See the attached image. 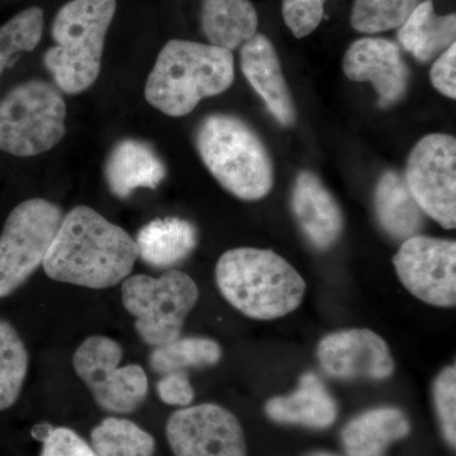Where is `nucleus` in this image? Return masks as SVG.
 <instances>
[{
	"instance_id": "f257e3e1",
	"label": "nucleus",
	"mask_w": 456,
	"mask_h": 456,
	"mask_svg": "<svg viewBox=\"0 0 456 456\" xmlns=\"http://www.w3.org/2000/svg\"><path fill=\"white\" fill-rule=\"evenodd\" d=\"M139 259L127 231L86 206L66 213L44 269L47 277L89 289H106L130 277Z\"/></svg>"
},
{
	"instance_id": "f03ea898",
	"label": "nucleus",
	"mask_w": 456,
	"mask_h": 456,
	"mask_svg": "<svg viewBox=\"0 0 456 456\" xmlns=\"http://www.w3.org/2000/svg\"><path fill=\"white\" fill-rule=\"evenodd\" d=\"M235 80L232 51L185 40H170L147 77L146 101L167 116L193 112L204 98L226 92Z\"/></svg>"
},
{
	"instance_id": "7ed1b4c3",
	"label": "nucleus",
	"mask_w": 456,
	"mask_h": 456,
	"mask_svg": "<svg viewBox=\"0 0 456 456\" xmlns=\"http://www.w3.org/2000/svg\"><path fill=\"white\" fill-rule=\"evenodd\" d=\"M216 283L224 298L254 320L272 321L292 314L305 298V279L272 250L240 248L222 255Z\"/></svg>"
},
{
	"instance_id": "20e7f679",
	"label": "nucleus",
	"mask_w": 456,
	"mask_h": 456,
	"mask_svg": "<svg viewBox=\"0 0 456 456\" xmlns=\"http://www.w3.org/2000/svg\"><path fill=\"white\" fill-rule=\"evenodd\" d=\"M116 11V0H70L57 12L51 26L56 45L45 53L44 64L60 92L79 94L98 79Z\"/></svg>"
},
{
	"instance_id": "39448f33",
	"label": "nucleus",
	"mask_w": 456,
	"mask_h": 456,
	"mask_svg": "<svg viewBox=\"0 0 456 456\" xmlns=\"http://www.w3.org/2000/svg\"><path fill=\"white\" fill-rule=\"evenodd\" d=\"M198 152L222 187L244 200L268 196L274 170L265 145L253 128L231 114L207 117L197 131Z\"/></svg>"
},
{
	"instance_id": "423d86ee",
	"label": "nucleus",
	"mask_w": 456,
	"mask_h": 456,
	"mask_svg": "<svg viewBox=\"0 0 456 456\" xmlns=\"http://www.w3.org/2000/svg\"><path fill=\"white\" fill-rule=\"evenodd\" d=\"M66 103L53 84L29 80L0 99V150L20 158L44 154L64 139Z\"/></svg>"
},
{
	"instance_id": "0eeeda50",
	"label": "nucleus",
	"mask_w": 456,
	"mask_h": 456,
	"mask_svg": "<svg viewBox=\"0 0 456 456\" xmlns=\"http://www.w3.org/2000/svg\"><path fill=\"white\" fill-rule=\"evenodd\" d=\"M198 298L196 281L179 270L159 278L132 275L122 281L123 307L136 318V331L150 346H163L180 338Z\"/></svg>"
},
{
	"instance_id": "6e6552de",
	"label": "nucleus",
	"mask_w": 456,
	"mask_h": 456,
	"mask_svg": "<svg viewBox=\"0 0 456 456\" xmlns=\"http://www.w3.org/2000/svg\"><path fill=\"white\" fill-rule=\"evenodd\" d=\"M62 218L59 206L41 198L9 213L0 233V298L16 292L44 264Z\"/></svg>"
},
{
	"instance_id": "1a4fd4ad",
	"label": "nucleus",
	"mask_w": 456,
	"mask_h": 456,
	"mask_svg": "<svg viewBox=\"0 0 456 456\" xmlns=\"http://www.w3.org/2000/svg\"><path fill=\"white\" fill-rule=\"evenodd\" d=\"M123 350L107 336H90L73 356L75 371L92 392L102 410L113 415H130L139 410L149 393V379L142 367H119Z\"/></svg>"
},
{
	"instance_id": "9d476101",
	"label": "nucleus",
	"mask_w": 456,
	"mask_h": 456,
	"mask_svg": "<svg viewBox=\"0 0 456 456\" xmlns=\"http://www.w3.org/2000/svg\"><path fill=\"white\" fill-rule=\"evenodd\" d=\"M404 180L422 212L446 230H454L455 137L432 134L419 140L408 158Z\"/></svg>"
},
{
	"instance_id": "9b49d317",
	"label": "nucleus",
	"mask_w": 456,
	"mask_h": 456,
	"mask_svg": "<svg viewBox=\"0 0 456 456\" xmlns=\"http://www.w3.org/2000/svg\"><path fill=\"white\" fill-rule=\"evenodd\" d=\"M393 263L401 283L419 301L436 307H455V241L424 235L410 237Z\"/></svg>"
},
{
	"instance_id": "f8f14e48",
	"label": "nucleus",
	"mask_w": 456,
	"mask_h": 456,
	"mask_svg": "<svg viewBox=\"0 0 456 456\" xmlns=\"http://www.w3.org/2000/svg\"><path fill=\"white\" fill-rule=\"evenodd\" d=\"M165 431L175 456H248L241 424L220 404L180 408L171 413Z\"/></svg>"
},
{
	"instance_id": "ddd939ff",
	"label": "nucleus",
	"mask_w": 456,
	"mask_h": 456,
	"mask_svg": "<svg viewBox=\"0 0 456 456\" xmlns=\"http://www.w3.org/2000/svg\"><path fill=\"white\" fill-rule=\"evenodd\" d=\"M317 359L329 377L338 380H384L395 371L387 342L368 329H349L326 335Z\"/></svg>"
},
{
	"instance_id": "4468645a",
	"label": "nucleus",
	"mask_w": 456,
	"mask_h": 456,
	"mask_svg": "<svg viewBox=\"0 0 456 456\" xmlns=\"http://www.w3.org/2000/svg\"><path fill=\"white\" fill-rule=\"evenodd\" d=\"M344 73L353 82H369L382 108L395 106L407 93L410 69L395 42L365 37L350 45L344 61Z\"/></svg>"
},
{
	"instance_id": "2eb2a0df",
	"label": "nucleus",
	"mask_w": 456,
	"mask_h": 456,
	"mask_svg": "<svg viewBox=\"0 0 456 456\" xmlns=\"http://www.w3.org/2000/svg\"><path fill=\"white\" fill-rule=\"evenodd\" d=\"M241 46V69L248 84L274 118L284 127H292L297 121L296 107L272 41L256 33Z\"/></svg>"
},
{
	"instance_id": "dca6fc26",
	"label": "nucleus",
	"mask_w": 456,
	"mask_h": 456,
	"mask_svg": "<svg viewBox=\"0 0 456 456\" xmlns=\"http://www.w3.org/2000/svg\"><path fill=\"white\" fill-rule=\"evenodd\" d=\"M292 209L303 235L317 250H329L340 239L344 228L340 207L316 174L302 171L297 175Z\"/></svg>"
},
{
	"instance_id": "f3484780",
	"label": "nucleus",
	"mask_w": 456,
	"mask_h": 456,
	"mask_svg": "<svg viewBox=\"0 0 456 456\" xmlns=\"http://www.w3.org/2000/svg\"><path fill=\"white\" fill-rule=\"evenodd\" d=\"M265 412L278 424L323 430L335 424L338 407L322 380L316 374L305 373L290 395L269 399Z\"/></svg>"
},
{
	"instance_id": "a211bd4d",
	"label": "nucleus",
	"mask_w": 456,
	"mask_h": 456,
	"mask_svg": "<svg viewBox=\"0 0 456 456\" xmlns=\"http://www.w3.org/2000/svg\"><path fill=\"white\" fill-rule=\"evenodd\" d=\"M104 175L114 196L126 200L136 189L158 188L167 176V167L149 143L126 139L108 155Z\"/></svg>"
},
{
	"instance_id": "6ab92c4d",
	"label": "nucleus",
	"mask_w": 456,
	"mask_h": 456,
	"mask_svg": "<svg viewBox=\"0 0 456 456\" xmlns=\"http://www.w3.org/2000/svg\"><path fill=\"white\" fill-rule=\"evenodd\" d=\"M410 432L411 424L403 411L379 407L347 422L341 441L347 456H384L393 443L404 439Z\"/></svg>"
},
{
	"instance_id": "aec40b11",
	"label": "nucleus",
	"mask_w": 456,
	"mask_h": 456,
	"mask_svg": "<svg viewBox=\"0 0 456 456\" xmlns=\"http://www.w3.org/2000/svg\"><path fill=\"white\" fill-rule=\"evenodd\" d=\"M134 242L143 263L152 268L167 269L182 263L196 250L198 232L187 220L158 218L141 228Z\"/></svg>"
},
{
	"instance_id": "412c9836",
	"label": "nucleus",
	"mask_w": 456,
	"mask_h": 456,
	"mask_svg": "<svg viewBox=\"0 0 456 456\" xmlns=\"http://www.w3.org/2000/svg\"><path fill=\"white\" fill-rule=\"evenodd\" d=\"M374 208L383 230L395 240L419 235L425 224L424 212L407 187L406 180L395 171H387L378 182Z\"/></svg>"
},
{
	"instance_id": "4be33fe9",
	"label": "nucleus",
	"mask_w": 456,
	"mask_h": 456,
	"mask_svg": "<svg viewBox=\"0 0 456 456\" xmlns=\"http://www.w3.org/2000/svg\"><path fill=\"white\" fill-rule=\"evenodd\" d=\"M456 16H437L432 0H424L399 27L398 40L417 61L428 62L455 44Z\"/></svg>"
},
{
	"instance_id": "5701e85b",
	"label": "nucleus",
	"mask_w": 456,
	"mask_h": 456,
	"mask_svg": "<svg viewBox=\"0 0 456 456\" xmlns=\"http://www.w3.org/2000/svg\"><path fill=\"white\" fill-rule=\"evenodd\" d=\"M257 25L250 0H203L202 29L213 46L235 50L256 35Z\"/></svg>"
},
{
	"instance_id": "b1692460",
	"label": "nucleus",
	"mask_w": 456,
	"mask_h": 456,
	"mask_svg": "<svg viewBox=\"0 0 456 456\" xmlns=\"http://www.w3.org/2000/svg\"><path fill=\"white\" fill-rule=\"evenodd\" d=\"M98 456H154L155 437L125 417H107L90 432Z\"/></svg>"
},
{
	"instance_id": "393cba45",
	"label": "nucleus",
	"mask_w": 456,
	"mask_h": 456,
	"mask_svg": "<svg viewBox=\"0 0 456 456\" xmlns=\"http://www.w3.org/2000/svg\"><path fill=\"white\" fill-rule=\"evenodd\" d=\"M222 349L217 341L207 338H178L155 347L150 355V367L155 373L165 375L203 369L218 364Z\"/></svg>"
},
{
	"instance_id": "a878e982",
	"label": "nucleus",
	"mask_w": 456,
	"mask_h": 456,
	"mask_svg": "<svg viewBox=\"0 0 456 456\" xmlns=\"http://www.w3.org/2000/svg\"><path fill=\"white\" fill-rule=\"evenodd\" d=\"M28 367L25 342L13 325L0 318V412L16 404Z\"/></svg>"
},
{
	"instance_id": "bb28decb",
	"label": "nucleus",
	"mask_w": 456,
	"mask_h": 456,
	"mask_svg": "<svg viewBox=\"0 0 456 456\" xmlns=\"http://www.w3.org/2000/svg\"><path fill=\"white\" fill-rule=\"evenodd\" d=\"M424 0H355L350 22L362 33L399 28Z\"/></svg>"
},
{
	"instance_id": "cd10ccee",
	"label": "nucleus",
	"mask_w": 456,
	"mask_h": 456,
	"mask_svg": "<svg viewBox=\"0 0 456 456\" xmlns=\"http://www.w3.org/2000/svg\"><path fill=\"white\" fill-rule=\"evenodd\" d=\"M44 33V11L27 8L0 27V75L18 53H31Z\"/></svg>"
},
{
	"instance_id": "c85d7f7f",
	"label": "nucleus",
	"mask_w": 456,
	"mask_h": 456,
	"mask_svg": "<svg viewBox=\"0 0 456 456\" xmlns=\"http://www.w3.org/2000/svg\"><path fill=\"white\" fill-rule=\"evenodd\" d=\"M434 402L441 431L452 448L456 445V368L446 367L434 383Z\"/></svg>"
},
{
	"instance_id": "c756f323",
	"label": "nucleus",
	"mask_w": 456,
	"mask_h": 456,
	"mask_svg": "<svg viewBox=\"0 0 456 456\" xmlns=\"http://www.w3.org/2000/svg\"><path fill=\"white\" fill-rule=\"evenodd\" d=\"M326 0H283L285 25L297 38L311 35L323 18Z\"/></svg>"
},
{
	"instance_id": "7c9ffc66",
	"label": "nucleus",
	"mask_w": 456,
	"mask_h": 456,
	"mask_svg": "<svg viewBox=\"0 0 456 456\" xmlns=\"http://www.w3.org/2000/svg\"><path fill=\"white\" fill-rule=\"evenodd\" d=\"M40 440V456H98L77 431L64 426L49 428Z\"/></svg>"
},
{
	"instance_id": "2f4dec72",
	"label": "nucleus",
	"mask_w": 456,
	"mask_h": 456,
	"mask_svg": "<svg viewBox=\"0 0 456 456\" xmlns=\"http://www.w3.org/2000/svg\"><path fill=\"white\" fill-rule=\"evenodd\" d=\"M156 391L164 403L182 408L191 406L196 395L185 371L163 375L156 386Z\"/></svg>"
},
{
	"instance_id": "473e14b6",
	"label": "nucleus",
	"mask_w": 456,
	"mask_h": 456,
	"mask_svg": "<svg viewBox=\"0 0 456 456\" xmlns=\"http://www.w3.org/2000/svg\"><path fill=\"white\" fill-rule=\"evenodd\" d=\"M456 45L444 51L432 65L430 79L432 86L445 97L456 98Z\"/></svg>"
},
{
	"instance_id": "72a5a7b5",
	"label": "nucleus",
	"mask_w": 456,
	"mask_h": 456,
	"mask_svg": "<svg viewBox=\"0 0 456 456\" xmlns=\"http://www.w3.org/2000/svg\"><path fill=\"white\" fill-rule=\"evenodd\" d=\"M305 456H338L336 454H332V452H310V454Z\"/></svg>"
}]
</instances>
